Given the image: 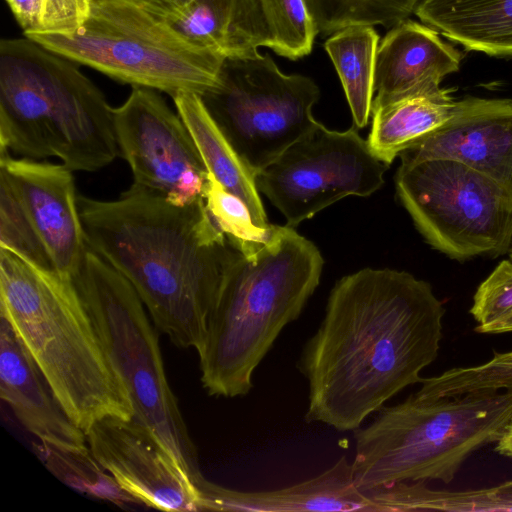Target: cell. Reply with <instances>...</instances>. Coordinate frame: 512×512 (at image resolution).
Segmentation results:
<instances>
[{"mask_svg": "<svg viewBox=\"0 0 512 512\" xmlns=\"http://www.w3.org/2000/svg\"><path fill=\"white\" fill-rule=\"evenodd\" d=\"M496 451L503 456L512 458V422L497 441Z\"/></svg>", "mask_w": 512, "mask_h": 512, "instance_id": "obj_35", "label": "cell"}, {"mask_svg": "<svg viewBox=\"0 0 512 512\" xmlns=\"http://www.w3.org/2000/svg\"><path fill=\"white\" fill-rule=\"evenodd\" d=\"M148 13L169 20L179 15L193 0H129Z\"/></svg>", "mask_w": 512, "mask_h": 512, "instance_id": "obj_33", "label": "cell"}, {"mask_svg": "<svg viewBox=\"0 0 512 512\" xmlns=\"http://www.w3.org/2000/svg\"><path fill=\"white\" fill-rule=\"evenodd\" d=\"M0 247L54 269L28 214L6 175L0 172Z\"/></svg>", "mask_w": 512, "mask_h": 512, "instance_id": "obj_31", "label": "cell"}, {"mask_svg": "<svg viewBox=\"0 0 512 512\" xmlns=\"http://www.w3.org/2000/svg\"><path fill=\"white\" fill-rule=\"evenodd\" d=\"M378 46L379 35L373 26L361 24L335 32L324 44L358 128L366 126L371 115Z\"/></svg>", "mask_w": 512, "mask_h": 512, "instance_id": "obj_23", "label": "cell"}, {"mask_svg": "<svg viewBox=\"0 0 512 512\" xmlns=\"http://www.w3.org/2000/svg\"><path fill=\"white\" fill-rule=\"evenodd\" d=\"M323 264L318 248L291 226L274 225L254 254L236 251L198 352L201 382L209 395L233 398L251 391L255 369L281 331L302 313Z\"/></svg>", "mask_w": 512, "mask_h": 512, "instance_id": "obj_3", "label": "cell"}, {"mask_svg": "<svg viewBox=\"0 0 512 512\" xmlns=\"http://www.w3.org/2000/svg\"><path fill=\"white\" fill-rule=\"evenodd\" d=\"M25 37L70 36L87 21L92 0H5Z\"/></svg>", "mask_w": 512, "mask_h": 512, "instance_id": "obj_29", "label": "cell"}, {"mask_svg": "<svg viewBox=\"0 0 512 512\" xmlns=\"http://www.w3.org/2000/svg\"><path fill=\"white\" fill-rule=\"evenodd\" d=\"M0 396L40 442L66 451L88 449L86 434L68 416L9 321L0 320Z\"/></svg>", "mask_w": 512, "mask_h": 512, "instance_id": "obj_17", "label": "cell"}, {"mask_svg": "<svg viewBox=\"0 0 512 512\" xmlns=\"http://www.w3.org/2000/svg\"><path fill=\"white\" fill-rule=\"evenodd\" d=\"M388 166L354 127L335 131L316 121L255 181L293 227L344 197L373 194L382 187Z\"/></svg>", "mask_w": 512, "mask_h": 512, "instance_id": "obj_11", "label": "cell"}, {"mask_svg": "<svg viewBox=\"0 0 512 512\" xmlns=\"http://www.w3.org/2000/svg\"><path fill=\"white\" fill-rule=\"evenodd\" d=\"M482 327L512 314V260L500 262L478 286L469 310Z\"/></svg>", "mask_w": 512, "mask_h": 512, "instance_id": "obj_32", "label": "cell"}, {"mask_svg": "<svg viewBox=\"0 0 512 512\" xmlns=\"http://www.w3.org/2000/svg\"><path fill=\"white\" fill-rule=\"evenodd\" d=\"M113 120L119 156L134 184L177 205L204 199L209 172L203 158L178 112L156 90L133 87L113 108Z\"/></svg>", "mask_w": 512, "mask_h": 512, "instance_id": "obj_12", "label": "cell"}, {"mask_svg": "<svg viewBox=\"0 0 512 512\" xmlns=\"http://www.w3.org/2000/svg\"><path fill=\"white\" fill-rule=\"evenodd\" d=\"M512 392V350L494 353L485 363L449 369L440 375L423 378L416 395L448 398L470 393Z\"/></svg>", "mask_w": 512, "mask_h": 512, "instance_id": "obj_27", "label": "cell"}, {"mask_svg": "<svg viewBox=\"0 0 512 512\" xmlns=\"http://www.w3.org/2000/svg\"><path fill=\"white\" fill-rule=\"evenodd\" d=\"M415 14L467 50L512 55V0H422Z\"/></svg>", "mask_w": 512, "mask_h": 512, "instance_id": "obj_20", "label": "cell"}, {"mask_svg": "<svg viewBox=\"0 0 512 512\" xmlns=\"http://www.w3.org/2000/svg\"><path fill=\"white\" fill-rule=\"evenodd\" d=\"M511 422L512 392L438 399L411 394L354 430L356 485L371 490L398 482L448 484L469 456L497 442Z\"/></svg>", "mask_w": 512, "mask_h": 512, "instance_id": "obj_6", "label": "cell"}, {"mask_svg": "<svg viewBox=\"0 0 512 512\" xmlns=\"http://www.w3.org/2000/svg\"><path fill=\"white\" fill-rule=\"evenodd\" d=\"M34 446L46 467L72 488L120 506L138 504L97 462L89 448L66 451L42 442Z\"/></svg>", "mask_w": 512, "mask_h": 512, "instance_id": "obj_26", "label": "cell"}, {"mask_svg": "<svg viewBox=\"0 0 512 512\" xmlns=\"http://www.w3.org/2000/svg\"><path fill=\"white\" fill-rule=\"evenodd\" d=\"M0 150L97 171L119 156L113 108L76 62L28 37L2 39Z\"/></svg>", "mask_w": 512, "mask_h": 512, "instance_id": "obj_5", "label": "cell"}, {"mask_svg": "<svg viewBox=\"0 0 512 512\" xmlns=\"http://www.w3.org/2000/svg\"><path fill=\"white\" fill-rule=\"evenodd\" d=\"M177 112L189 129L208 172L247 205L254 224L270 225L256 186L255 175L232 148L208 113L201 96L179 92L172 97Z\"/></svg>", "mask_w": 512, "mask_h": 512, "instance_id": "obj_21", "label": "cell"}, {"mask_svg": "<svg viewBox=\"0 0 512 512\" xmlns=\"http://www.w3.org/2000/svg\"><path fill=\"white\" fill-rule=\"evenodd\" d=\"M462 54L437 31L406 19L393 26L378 46L372 110L397 100L434 92L442 79L459 70Z\"/></svg>", "mask_w": 512, "mask_h": 512, "instance_id": "obj_18", "label": "cell"}, {"mask_svg": "<svg viewBox=\"0 0 512 512\" xmlns=\"http://www.w3.org/2000/svg\"><path fill=\"white\" fill-rule=\"evenodd\" d=\"M204 202L219 230L244 255L257 252L273 233V224L265 228L256 226L244 201L226 190L210 173Z\"/></svg>", "mask_w": 512, "mask_h": 512, "instance_id": "obj_28", "label": "cell"}, {"mask_svg": "<svg viewBox=\"0 0 512 512\" xmlns=\"http://www.w3.org/2000/svg\"><path fill=\"white\" fill-rule=\"evenodd\" d=\"M401 163L460 162L512 191V100L467 97L449 118L399 154Z\"/></svg>", "mask_w": 512, "mask_h": 512, "instance_id": "obj_15", "label": "cell"}, {"mask_svg": "<svg viewBox=\"0 0 512 512\" xmlns=\"http://www.w3.org/2000/svg\"><path fill=\"white\" fill-rule=\"evenodd\" d=\"M0 315L84 432L106 417L134 416L72 280L0 247Z\"/></svg>", "mask_w": 512, "mask_h": 512, "instance_id": "obj_4", "label": "cell"}, {"mask_svg": "<svg viewBox=\"0 0 512 512\" xmlns=\"http://www.w3.org/2000/svg\"><path fill=\"white\" fill-rule=\"evenodd\" d=\"M28 38L119 82L171 97L205 93L224 60L129 0H92L89 18L73 35Z\"/></svg>", "mask_w": 512, "mask_h": 512, "instance_id": "obj_8", "label": "cell"}, {"mask_svg": "<svg viewBox=\"0 0 512 512\" xmlns=\"http://www.w3.org/2000/svg\"><path fill=\"white\" fill-rule=\"evenodd\" d=\"M200 96L256 177L314 126L320 90L311 78L286 75L268 54L256 52L224 58L216 84Z\"/></svg>", "mask_w": 512, "mask_h": 512, "instance_id": "obj_10", "label": "cell"}, {"mask_svg": "<svg viewBox=\"0 0 512 512\" xmlns=\"http://www.w3.org/2000/svg\"><path fill=\"white\" fill-rule=\"evenodd\" d=\"M275 39L273 51L295 60L308 55L317 27L305 0H262Z\"/></svg>", "mask_w": 512, "mask_h": 512, "instance_id": "obj_30", "label": "cell"}, {"mask_svg": "<svg viewBox=\"0 0 512 512\" xmlns=\"http://www.w3.org/2000/svg\"><path fill=\"white\" fill-rule=\"evenodd\" d=\"M97 462L138 504L170 512L198 511L190 476L134 418L106 417L86 432Z\"/></svg>", "mask_w": 512, "mask_h": 512, "instance_id": "obj_13", "label": "cell"}, {"mask_svg": "<svg viewBox=\"0 0 512 512\" xmlns=\"http://www.w3.org/2000/svg\"><path fill=\"white\" fill-rule=\"evenodd\" d=\"M398 197L436 250L465 261L499 256L512 241V191L460 162L432 158L401 163Z\"/></svg>", "mask_w": 512, "mask_h": 512, "instance_id": "obj_9", "label": "cell"}, {"mask_svg": "<svg viewBox=\"0 0 512 512\" xmlns=\"http://www.w3.org/2000/svg\"><path fill=\"white\" fill-rule=\"evenodd\" d=\"M193 44L223 58L244 57L275 39L262 0H193L165 20Z\"/></svg>", "mask_w": 512, "mask_h": 512, "instance_id": "obj_19", "label": "cell"}, {"mask_svg": "<svg viewBox=\"0 0 512 512\" xmlns=\"http://www.w3.org/2000/svg\"><path fill=\"white\" fill-rule=\"evenodd\" d=\"M377 501L386 512H492L512 511V480L475 490H435L425 482H398L380 487Z\"/></svg>", "mask_w": 512, "mask_h": 512, "instance_id": "obj_24", "label": "cell"}, {"mask_svg": "<svg viewBox=\"0 0 512 512\" xmlns=\"http://www.w3.org/2000/svg\"><path fill=\"white\" fill-rule=\"evenodd\" d=\"M451 92V89L441 88L373 110L367 139L372 153L389 165L402 151L441 126L456 103Z\"/></svg>", "mask_w": 512, "mask_h": 512, "instance_id": "obj_22", "label": "cell"}, {"mask_svg": "<svg viewBox=\"0 0 512 512\" xmlns=\"http://www.w3.org/2000/svg\"><path fill=\"white\" fill-rule=\"evenodd\" d=\"M317 31L332 35L350 25L392 28L415 13L422 0H305Z\"/></svg>", "mask_w": 512, "mask_h": 512, "instance_id": "obj_25", "label": "cell"}, {"mask_svg": "<svg viewBox=\"0 0 512 512\" xmlns=\"http://www.w3.org/2000/svg\"><path fill=\"white\" fill-rule=\"evenodd\" d=\"M73 283L102 348L143 425L193 482L202 474L177 399L169 385L156 330L133 286L87 249Z\"/></svg>", "mask_w": 512, "mask_h": 512, "instance_id": "obj_7", "label": "cell"}, {"mask_svg": "<svg viewBox=\"0 0 512 512\" xmlns=\"http://www.w3.org/2000/svg\"><path fill=\"white\" fill-rule=\"evenodd\" d=\"M0 172L14 188L55 271L73 281L88 249L73 171L0 150Z\"/></svg>", "mask_w": 512, "mask_h": 512, "instance_id": "obj_14", "label": "cell"}, {"mask_svg": "<svg viewBox=\"0 0 512 512\" xmlns=\"http://www.w3.org/2000/svg\"><path fill=\"white\" fill-rule=\"evenodd\" d=\"M508 253H509V257H510V259L512 260V241H511V244H510V247H509Z\"/></svg>", "mask_w": 512, "mask_h": 512, "instance_id": "obj_36", "label": "cell"}, {"mask_svg": "<svg viewBox=\"0 0 512 512\" xmlns=\"http://www.w3.org/2000/svg\"><path fill=\"white\" fill-rule=\"evenodd\" d=\"M195 486L198 511H368L382 512L369 490L358 488L352 462L346 456L321 474L294 485L269 491L225 488L201 475Z\"/></svg>", "mask_w": 512, "mask_h": 512, "instance_id": "obj_16", "label": "cell"}, {"mask_svg": "<svg viewBox=\"0 0 512 512\" xmlns=\"http://www.w3.org/2000/svg\"><path fill=\"white\" fill-rule=\"evenodd\" d=\"M444 315L431 285L405 271L364 268L338 280L298 360L306 421L354 431L421 383L439 354Z\"/></svg>", "mask_w": 512, "mask_h": 512, "instance_id": "obj_1", "label": "cell"}, {"mask_svg": "<svg viewBox=\"0 0 512 512\" xmlns=\"http://www.w3.org/2000/svg\"><path fill=\"white\" fill-rule=\"evenodd\" d=\"M88 247L133 286L154 325L198 353L225 268L238 251L204 199L177 205L132 184L120 198L78 196Z\"/></svg>", "mask_w": 512, "mask_h": 512, "instance_id": "obj_2", "label": "cell"}, {"mask_svg": "<svg viewBox=\"0 0 512 512\" xmlns=\"http://www.w3.org/2000/svg\"><path fill=\"white\" fill-rule=\"evenodd\" d=\"M475 331L488 334L512 332V314L492 324L475 327Z\"/></svg>", "mask_w": 512, "mask_h": 512, "instance_id": "obj_34", "label": "cell"}]
</instances>
